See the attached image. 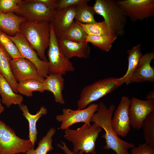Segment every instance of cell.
<instances>
[{
  "label": "cell",
  "instance_id": "obj_5",
  "mask_svg": "<svg viewBox=\"0 0 154 154\" xmlns=\"http://www.w3.org/2000/svg\"><path fill=\"white\" fill-rule=\"evenodd\" d=\"M117 79L114 77L104 78L84 87L81 91L77 102L78 109L85 108L92 102L116 89L119 86Z\"/></svg>",
  "mask_w": 154,
  "mask_h": 154
},
{
  "label": "cell",
  "instance_id": "obj_29",
  "mask_svg": "<svg viewBox=\"0 0 154 154\" xmlns=\"http://www.w3.org/2000/svg\"><path fill=\"white\" fill-rule=\"evenodd\" d=\"M83 28L88 35H108L110 33L105 21L90 24H84L77 22Z\"/></svg>",
  "mask_w": 154,
  "mask_h": 154
},
{
  "label": "cell",
  "instance_id": "obj_8",
  "mask_svg": "<svg viewBox=\"0 0 154 154\" xmlns=\"http://www.w3.org/2000/svg\"><path fill=\"white\" fill-rule=\"evenodd\" d=\"M118 4L125 15L135 22L154 15V0H120Z\"/></svg>",
  "mask_w": 154,
  "mask_h": 154
},
{
  "label": "cell",
  "instance_id": "obj_37",
  "mask_svg": "<svg viewBox=\"0 0 154 154\" xmlns=\"http://www.w3.org/2000/svg\"><path fill=\"white\" fill-rule=\"evenodd\" d=\"M146 100H154V90L150 91L147 95L146 97Z\"/></svg>",
  "mask_w": 154,
  "mask_h": 154
},
{
  "label": "cell",
  "instance_id": "obj_16",
  "mask_svg": "<svg viewBox=\"0 0 154 154\" xmlns=\"http://www.w3.org/2000/svg\"><path fill=\"white\" fill-rule=\"evenodd\" d=\"M154 58V51L146 53L143 55L132 75L130 83L154 82V68L151 64Z\"/></svg>",
  "mask_w": 154,
  "mask_h": 154
},
{
  "label": "cell",
  "instance_id": "obj_32",
  "mask_svg": "<svg viewBox=\"0 0 154 154\" xmlns=\"http://www.w3.org/2000/svg\"><path fill=\"white\" fill-rule=\"evenodd\" d=\"M21 0H0V12L15 13Z\"/></svg>",
  "mask_w": 154,
  "mask_h": 154
},
{
  "label": "cell",
  "instance_id": "obj_14",
  "mask_svg": "<svg viewBox=\"0 0 154 154\" xmlns=\"http://www.w3.org/2000/svg\"><path fill=\"white\" fill-rule=\"evenodd\" d=\"M11 68L14 76L17 82L33 79L43 82L45 78L38 73L32 62L24 58L12 59Z\"/></svg>",
  "mask_w": 154,
  "mask_h": 154
},
{
  "label": "cell",
  "instance_id": "obj_40",
  "mask_svg": "<svg viewBox=\"0 0 154 154\" xmlns=\"http://www.w3.org/2000/svg\"><path fill=\"white\" fill-rule=\"evenodd\" d=\"M130 154H131V153H130Z\"/></svg>",
  "mask_w": 154,
  "mask_h": 154
},
{
  "label": "cell",
  "instance_id": "obj_41",
  "mask_svg": "<svg viewBox=\"0 0 154 154\" xmlns=\"http://www.w3.org/2000/svg\"></svg>",
  "mask_w": 154,
  "mask_h": 154
},
{
  "label": "cell",
  "instance_id": "obj_12",
  "mask_svg": "<svg viewBox=\"0 0 154 154\" xmlns=\"http://www.w3.org/2000/svg\"><path fill=\"white\" fill-rule=\"evenodd\" d=\"M153 112L154 100H143L132 97L129 110L131 126L137 129L142 128L146 118Z\"/></svg>",
  "mask_w": 154,
  "mask_h": 154
},
{
  "label": "cell",
  "instance_id": "obj_3",
  "mask_svg": "<svg viewBox=\"0 0 154 154\" xmlns=\"http://www.w3.org/2000/svg\"><path fill=\"white\" fill-rule=\"evenodd\" d=\"M102 129L96 123L92 125L85 124L73 130L68 128L65 131L64 137L72 143V152L77 154L80 151L86 153L95 154L96 142Z\"/></svg>",
  "mask_w": 154,
  "mask_h": 154
},
{
  "label": "cell",
  "instance_id": "obj_4",
  "mask_svg": "<svg viewBox=\"0 0 154 154\" xmlns=\"http://www.w3.org/2000/svg\"><path fill=\"white\" fill-rule=\"evenodd\" d=\"M96 13L103 17L110 34L117 37L125 33L127 17L115 0H96L93 6Z\"/></svg>",
  "mask_w": 154,
  "mask_h": 154
},
{
  "label": "cell",
  "instance_id": "obj_25",
  "mask_svg": "<svg viewBox=\"0 0 154 154\" xmlns=\"http://www.w3.org/2000/svg\"><path fill=\"white\" fill-rule=\"evenodd\" d=\"M117 37L115 35H88L85 42L91 43L100 50L105 52H109Z\"/></svg>",
  "mask_w": 154,
  "mask_h": 154
},
{
  "label": "cell",
  "instance_id": "obj_28",
  "mask_svg": "<svg viewBox=\"0 0 154 154\" xmlns=\"http://www.w3.org/2000/svg\"><path fill=\"white\" fill-rule=\"evenodd\" d=\"M88 35L83 27L75 21H74L70 27L60 36L61 37L72 41L85 42Z\"/></svg>",
  "mask_w": 154,
  "mask_h": 154
},
{
  "label": "cell",
  "instance_id": "obj_21",
  "mask_svg": "<svg viewBox=\"0 0 154 154\" xmlns=\"http://www.w3.org/2000/svg\"><path fill=\"white\" fill-rule=\"evenodd\" d=\"M19 107L23 112V116L28 122L29 127L28 138L33 148H34L35 144L37 140L38 133L36 127L37 122L42 116L47 114V110L44 106H42L36 114H32L29 112L26 105L22 104L19 105Z\"/></svg>",
  "mask_w": 154,
  "mask_h": 154
},
{
  "label": "cell",
  "instance_id": "obj_31",
  "mask_svg": "<svg viewBox=\"0 0 154 154\" xmlns=\"http://www.w3.org/2000/svg\"><path fill=\"white\" fill-rule=\"evenodd\" d=\"M0 43L12 59L23 58L13 42L0 31Z\"/></svg>",
  "mask_w": 154,
  "mask_h": 154
},
{
  "label": "cell",
  "instance_id": "obj_9",
  "mask_svg": "<svg viewBox=\"0 0 154 154\" xmlns=\"http://www.w3.org/2000/svg\"><path fill=\"white\" fill-rule=\"evenodd\" d=\"M18 6L15 14L27 20L33 21L50 22L55 10L50 9L36 0H21Z\"/></svg>",
  "mask_w": 154,
  "mask_h": 154
},
{
  "label": "cell",
  "instance_id": "obj_18",
  "mask_svg": "<svg viewBox=\"0 0 154 154\" xmlns=\"http://www.w3.org/2000/svg\"><path fill=\"white\" fill-rule=\"evenodd\" d=\"M64 79L61 74L50 73L45 78L43 82L44 89L51 92L55 102L61 104L65 103L62 94L64 89Z\"/></svg>",
  "mask_w": 154,
  "mask_h": 154
},
{
  "label": "cell",
  "instance_id": "obj_7",
  "mask_svg": "<svg viewBox=\"0 0 154 154\" xmlns=\"http://www.w3.org/2000/svg\"><path fill=\"white\" fill-rule=\"evenodd\" d=\"M50 42L47 52L49 74L58 73L63 75L67 72L74 71L75 68L72 63L63 55L60 49L57 37L50 22Z\"/></svg>",
  "mask_w": 154,
  "mask_h": 154
},
{
  "label": "cell",
  "instance_id": "obj_1",
  "mask_svg": "<svg viewBox=\"0 0 154 154\" xmlns=\"http://www.w3.org/2000/svg\"><path fill=\"white\" fill-rule=\"evenodd\" d=\"M115 109L114 104H111L108 108L103 102H100L97 110L93 115L90 121L96 123L104 130L105 133L102 136L106 141L104 149H111L117 154H130L128 150L135 147V144L120 138L112 126L111 120Z\"/></svg>",
  "mask_w": 154,
  "mask_h": 154
},
{
  "label": "cell",
  "instance_id": "obj_23",
  "mask_svg": "<svg viewBox=\"0 0 154 154\" xmlns=\"http://www.w3.org/2000/svg\"><path fill=\"white\" fill-rule=\"evenodd\" d=\"M0 95L1 97V103L8 108L13 104L20 105L23 101V96L13 91L9 83L0 73Z\"/></svg>",
  "mask_w": 154,
  "mask_h": 154
},
{
  "label": "cell",
  "instance_id": "obj_22",
  "mask_svg": "<svg viewBox=\"0 0 154 154\" xmlns=\"http://www.w3.org/2000/svg\"><path fill=\"white\" fill-rule=\"evenodd\" d=\"M12 58L0 43V73L9 83L13 91L18 92V82L15 78L10 66Z\"/></svg>",
  "mask_w": 154,
  "mask_h": 154
},
{
  "label": "cell",
  "instance_id": "obj_30",
  "mask_svg": "<svg viewBox=\"0 0 154 154\" xmlns=\"http://www.w3.org/2000/svg\"><path fill=\"white\" fill-rule=\"evenodd\" d=\"M142 128L146 142L154 146V112L146 118Z\"/></svg>",
  "mask_w": 154,
  "mask_h": 154
},
{
  "label": "cell",
  "instance_id": "obj_17",
  "mask_svg": "<svg viewBox=\"0 0 154 154\" xmlns=\"http://www.w3.org/2000/svg\"><path fill=\"white\" fill-rule=\"evenodd\" d=\"M76 15L75 6L55 10L50 22L56 37L60 36L71 26Z\"/></svg>",
  "mask_w": 154,
  "mask_h": 154
},
{
  "label": "cell",
  "instance_id": "obj_15",
  "mask_svg": "<svg viewBox=\"0 0 154 154\" xmlns=\"http://www.w3.org/2000/svg\"><path fill=\"white\" fill-rule=\"evenodd\" d=\"M60 49L67 59L76 57L85 59L90 56L91 48L85 42H76L61 37H56Z\"/></svg>",
  "mask_w": 154,
  "mask_h": 154
},
{
  "label": "cell",
  "instance_id": "obj_19",
  "mask_svg": "<svg viewBox=\"0 0 154 154\" xmlns=\"http://www.w3.org/2000/svg\"><path fill=\"white\" fill-rule=\"evenodd\" d=\"M27 20L13 13L0 12V31L8 36L13 37L20 32V25Z\"/></svg>",
  "mask_w": 154,
  "mask_h": 154
},
{
  "label": "cell",
  "instance_id": "obj_20",
  "mask_svg": "<svg viewBox=\"0 0 154 154\" xmlns=\"http://www.w3.org/2000/svg\"><path fill=\"white\" fill-rule=\"evenodd\" d=\"M141 44H139L128 49V68L126 73L122 77L117 78V81L119 86L125 83L127 85L130 84V80L134 71L137 68L143 55L141 50Z\"/></svg>",
  "mask_w": 154,
  "mask_h": 154
},
{
  "label": "cell",
  "instance_id": "obj_2",
  "mask_svg": "<svg viewBox=\"0 0 154 154\" xmlns=\"http://www.w3.org/2000/svg\"><path fill=\"white\" fill-rule=\"evenodd\" d=\"M19 30L40 58L48 61L45 52L50 44V22L27 20L21 24Z\"/></svg>",
  "mask_w": 154,
  "mask_h": 154
},
{
  "label": "cell",
  "instance_id": "obj_27",
  "mask_svg": "<svg viewBox=\"0 0 154 154\" xmlns=\"http://www.w3.org/2000/svg\"><path fill=\"white\" fill-rule=\"evenodd\" d=\"M17 89L18 92L29 97L33 96L34 91L43 92L45 91L43 82L33 79L19 82Z\"/></svg>",
  "mask_w": 154,
  "mask_h": 154
},
{
  "label": "cell",
  "instance_id": "obj_24",
  "mask_svg": "<svg viewBox=\"0 0 154 154\" xmlns=\"http://www.w3.org/2000/svg\"><path fill=\"white\" fill-rule=\"evenodd\" d=\"M89 0H85L84 2L75 6V21L84 24L94 23L96 22L94 18L96 13L93 6L89 5Z\"/></svg>",
  "mask_w": 154,
  "mask_h": 154
},
{
  "label": "cell",
  "instance_id": "obj_33",
  "mask_svg": "<svg viewBox=\"0 0 154 154\" xmlns=\"http://www.w3.org/2000/svg\"><path fill=\"white\" fill-rule=\"evenodd\" d=\"M131 154H154V146L146 142L132 149Z\"/></svg>",
  "mask_w": 154,
  "mask_h": 154
},
{
  "label": "cell",
  "instance_id": "obj_36",
  "mask_svg": "<svg viewBox=\"0 0 154 154\" xmlns=\"http://www.w3.org/2000/svg\"><path fill=\"white\" fill-rule=\"evenodd\" d=\"M62 144H58L57 146L64 151L65 154H83V152L82 151H80L77 154H76L71 151L66 146V144L63 141L61 142ZM55 154H61L56 153Z\"/></svg>",
  "mask_w": 154,
  "mask_h": 154
},
{
  "label": "cell",
  "instance_id": "obj_38",
  "mask_svg": "<svg viewBox=\"0 0 154 154\" xmlns=\"http://www.w3.org/2000/svg\"><path fill=\"white\" fill-rule=\"evenodd\" d=\"M5 110V108L1 104V99H0V116L1 114Z\"/></svg>",
  "mask_w": 154,
  "mask_h": 154
},
{
  "label": "cell",
  "instance_id": "obj_26",
  "mask_svg": "<svg viewBox=\"0 0 154 154\" xmlns=\"http://www.w3.org/2000/svg\"><path fill=\"white\" fill-rule=\"evenodd\" d=\"M56 132L54 127L50 128L46 135L40 140L37 147L29 149L26 154H47L54 149L52 145V137Z\"/></svg>",
  "mask_w": 154,
  "mask_h": 154
},
{
  "label": "cell",
  "instance_id": "obj_6",
  "mask_svg": "<svg viewBox=\"0 0 154 154\" xmlns=\"http://www.w3.org/2000/svg\"><path fill=\"white\" fill-rule=\"evenodd\" d=\"M32 148L29 139L19 137L13 129L0 120V154L26 153Z\"/></svg>",
  "mask_w": 154,
  "mask_h": 154
},
{
  "label": "cell",
  "instance_id": "obj_34",
  "mask_svg": "<svg viewBox=\"0 0 154 154\" xmlns=\"http://www.w3.org/2000/svg\"><path fill=\"white\" fill-rule=\"evenodd\" d=\"M85 0H58L56 10H60L75 6L80 4Z\"/></svg>",
  "mask_w": 154,
  "mask_h": 154
},
{
  "label": "cell",
  "instance_id": "obj_35",
  "mask_svg": "<svg viewBox=\"0 0 154 154\" xmlns=\"http://www.w3.org/2000/svg\"><path fill=\"white\" fill-rule=\"evenodd\" d=\"M44 4L47 7L52 10H56L58 0H36Z\"/></svg>",
  "mask_w": 154,
  "mask_h": 154
},
{
  "label": "cell",
  "instance_id": "obj_13",
  "mask_svg": "<svg viewBox=\"0 0 154 154\" xmlns=\"http://www.w3.org/2000/svg\"><path fill=\"white\" fill-rule=\"evenodd\" d=\"M130 102L128 97L122 96L112 118V126L118 136L126 137L130 130L129 112Z\"/></svg>",
  "mask_w": 154,
  "mask_h": 154
},
{
  "label": "cell",
  "instance_id": "obj_39",
  "mask_svg": "<svg viewBox=\"0 0 154 154\" xmlns=\"http://www.w3.org/2000/svg\"><path fill=\"white\" fill-rule=\"evenodd\" d=\"M21 154L19 153H16V154Z\"/></svg>",
  "mask_w": 154,
  "mask_h": 154
},
{
  "label": "cell",
  "instance_id": "obj_10",
  "mask_svg": "<svg viewBox=\"0 0 154 154\" xmlns=\"http://www.w3.org/2000/svg\"><path fill=\"white\" fill-rule=\"evenodd\" d=\"M7 36L15 44L23 57L34 64L39 74L45 78L49 74L48 61L43 60L40 58L36 52L21 33H17L13 37Z\"/></svg>",
  "mask_w": 154,
  "mask_h": 154
},
{
  "label": "cell",
  "instance_id": "obj_11",
  "mask_svg": "<svg viewBox=\"0 0 154 154\" xmlns=\"http://www.w3.org/2000/svg\"><path fill=\"white\" fill-rule=\"evenodd\" d=\"M98 107V104L94 103L82 110H74L64 108L62 110V114L57 115L56 119L61 122L60 128L62 129H66L73 124L79 122L90 125L91 118Z\"/></svg>",
  "mask_w": 154,
  "mask_h": 154
}]
</instances>
